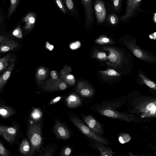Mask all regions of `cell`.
Here are the masks:
<instances>
[{"instance_id":"1","label":"cell","mask_w":156,"mask_h":156,"mask_svg":"<svg viewBox=\"0 0 156 156\" xmlns=\"http://www.w3.org/2000/svg\"><path fill=\"white\" fill-rule=\"evenodd\" d=\"M125 111L135 123L149 122L156 117V98L135 90L126 95Z\"/></svg>"},{"instance_id":"2","label":"cell","mask_w":156,"mask_h":156,"mask_svg":"<svg viewBox=\"0 0 156 156\" xmlns=\"http://www.w3.org/2000/svg\"><path fill=\"white\" fill-rule=\"evenodd\" d=\"M126 95L112 100H105L94 104L90 108L101 115L119 121L130 122L133 118L121 109L125 105Z\"/></svg>"},{"instance_id":"3","label":"cell","mask_w":156,"mask_h":156,"mask_svg":"<svg viewBox=\"0 0 156 156\" xmlns=\"http://www.w3.org/2000/svg\"><path fill=\"white\" fill-rule=\"evenodd\" d=\"M103 51H107L105 65L113 69L122 75L125 76L130 73L133 67V59L130 55L122 47L114 46H103L99 47Z\"/></svg>"},{"instance_id":"4","label":"cell","mask_w":156,"mask_h":156,"mask_svg":"<svg viewBox=\"0 0 156 156\" xmlns=\"http://www.w3.org/2000/svg\"><path fill=\"white\" fill-rule=\"evenodd\" d=\"M118 41L136 57L150 63L156 62V58L154 55L148 51L141 49L136 44L135 38L129 35H125L119 38Z\"/></svg>"},{"instance_id":"5","label":"cell","mask_w":156,"mask_h":156,"mask_svg":"<svg viewBox=\"0 0 156 156\" xmlns=\"http://www.w3.org/2000/svg\"><path fill=\"white\" fill-rule=\"evenodd\" d=\"M69 117L73 124L87 136L105 145H107L110 144L109 141L108 139L104 138L102 136L99 135L93 132L84 124L78 117L70 115Z\"/></svg>"},{"instance_id":"6","label":"cell","mask_w":156,"mask_h":156,"mask_svg":"<svg viewBox=\"0 0 156 156\" xmlns=\"http://www.w3.org/2000/svg\"><path fill=\"white\" fill-rule=\"evenodd\" d=\"M28 136L31 145L30 155L38 150L42 143L41 127L40 124L31 125L29 127Z\"/></svg>"},{"instance_id":"7","label":"cell","mask_w":156,"mask_h":156,"mask_svg":"<svg viewBox=\"0 0 156 156\" xmlns=\"http://www.w3.org/2000/svg\"><path fill=\"white\" fill-rule=\"evenodd\" d=\"M105 70H98V76L103 82L108 84H113L122 79V75L116 70L111 68H106Z\"/></svg>"},{"instance_id":"8","label":"cell","mask_w":156,"mask_h":156,"mask_svg":"<svg viewBox=\"0 0 156 156\" xmlns=\"http://www.w3.org/2000/svg\"><path fill=\"white\" fill-rule=\"evenodd\" d=\"M142 0H127L125 12L119 19L123 23H127L136 14Z\"/></svg>"},{"instance_id":"9","label":"cell","mask_w":156,"mask_h":156,"mask_svg":"<svg viewBox=\"0 0 156 156\" xmlns=\"http://www.w3.org/2000/svg\"><path fill=\"white\" fill-rule=\"evenodd\" d=\"M83 120L87 126L94 133L102 136L103 134L102 124L90 114L83 116Z\"/></svg>"},{"instance_id":"10","label":"cell","mask_w":156,"mask_h":156,"mask_svg":"<svg viewBox=\"0 0 156 156\" xmlns=\"http://www.w3.org/2000/svg\"><path fill=\"white\" fill-rule=\"evenodd\" d=\"M94 9L97 23L100 24L104 22L106 18L107 12L104 3L102 0H96Z\"/></svg>"},{"instance_id":"11","label":"cell","mask_w":156,"mask_h":156,"mask_svg":"<svg viewBox=\"0 0 156 156\" xmlns=\"http://www.w3.org/2000/svg\"><path fill=\"white\" fill-rule=\"evenodd\" d=\"M54 134L59 139L66 140L70 136V133L69 129L62 123L56 120L53 128Z\"/></svg>"},{"instance_id":"12","label":"cell","mask_w":156,"mask_h":156,"mask_svg":"<svg viewBox=\"0 0 156 156\" xmlns=\"http://www.w3.org/2000/svg\"><path fill=\"white\" fill-rule=\"evenodd\" d=\"M85 10L86 24L91 27L94 22V17L92 9V0H81Z\"/></svg>"},{"instance_id":"13","label":"cell","mask_w":156,"mask_h":156,"mask_svg":"<svg viewBox=\"0 0 156 156\" xmlns=\"http://www.w3.org/2000/svg\"><path fill=\"white\" fill-rule=\"evenodd\" d=\"M9 66L0 76V90L2 88L10 78L14 68V59L11 58Z\"/></svg>"},{"instance_id":"14","label":"cell","mask_w":156,"mask_h":156,"mask_svg":"<svg viewBox=\"0 0 156 156\" xmlns=\"http://www.w3.org/2000/svg\"><path fill=\"white\" fill-rule=\"evenodd\" d=\"M18 46V43L15 41L6 37L0 43V53L12 50Z\"/></svg>"},{"instance_id":"15","label":"cell","mask_w":156,"mask_h":156,"mask_svg":"<svg viewBox=\"0 0 156 156\" xmlns=\"http://www.w3.org/2000/svg\"><path fill=\"white\" fill-rule=\"evenodd\" d=\"M137 83L140 85L145 84L151 89L156 90V83L147 77L142 71H138L137 75Z\"/></svg>"},{"instance_id":"16","label":"cell","mask_w":156,"mask_h":156,"mask_svg":"<svg viewBox=\"0 0 156 156\" xmlns=\"http://www.w3.org/2000/svg\"><path fill=\"white\" fill-rule=\"evenodd\" d=\"M82 101L81 99L77 95L72 94L66 98L65 103L67 106L70 108H75L81 106Z\"/></svg>"},{"instance_id":"17","label":"cell","mask_w":156,"mask_h":156,"mask_svg":"<svg viewBox=\"0 0 156 156\" xmlns=\"http://www.w3.org/2000/svg\"><path fill=\"white\" fill-rule=\"evenodd\" d=\"M101 143L95 141V146L100 154L101 156H113L115 153L109 147Z\"/></svg>"},{"instance_id":"18","label":"cell","mask_w":156,"mask_h":156,"mask_svg":"<svg viewBox=\"0 0 156 156\" xmlns=\"http://www.w3.org/2000/svg\"><path fill=\"white\" fill-rule=\"evenodd\" d=\"M78 91L82 97L85 98L90 97L93 95L94 93V90L92 87L84 85L79 86Z\"/></svg>"},{"instance_id":"19","label":"cell","mask_w":156,"mask_h":156,"mask_svg":"<svg viewBox=\"0 0 156 156\" xmlns=\"http://www.w3.org/2000/svg\"><path fill=\"white\" fill-rule=\"evenodd\" d=\"M95 42L99 45H111L116 44L112 38L105 35L100 36L95 40Z\"/></svg>"},{"instance_id":"20","label":"cell","mask_w":156,"mask_h":156,"mask_svg":"<svg viewBox=\"0 0 156 156\" xmlns=\"http://www.w3.org/2000/svg\"><path fill=\"white\" fill-rule=\"evenodd\" d=\"M11 58V55L9 54L0 58V73L8 67Z\"/></svg>"},{"instance_id":"21","label":"cell","mask_w":156,"mask_h":156,"mask_svg":"<svg viewBox=\"0 0 156 156\" xmlns=\"http://www.w3.org/2000/svg\"><path fill=\"white\" fill-rule=\"evenodd\" d=\"M93 57L101 62L106 61L107 55L105 52L96 49L93 52Z\"/></svg>"},{"instance_id":"22","label":"cell","mask_w":156,"mask_h":156,"mask_svg":"<svg viewBox=\"0 0 156 156\" xmlns=\"http://www.w3.org/2000/svg\"><path fill=\"white\" fill-rule=\"evenodd\" d=\"M108 23L112 26H117L119 22V18L115 14L112 13L109 14L107 18Z\"/></svg>"},{"instance_id":"23","label":"cell","mask_w":156,"mask_h":156,"mask_svg":"<svg viewBox=\"0 0 156 156\" xmlns=\"http://www.w3.org/2000/svg\"><path fill=\"white\" fill-rule=\"evenodd\" d=\"M122 0H110V3L112 9L119 13L121 11Z\"/></svg>"},{"instance_id":"24","label":"cell","mask_w":156,"mask_h":156,"mask_svg":"<svg viewBox=\"0 0 156 156\" xmlns=\"http://www.w3.org/2000/svg\"><path fill=\"white\" fill-rule=\"evenodd\" d=\"M20 150L21 152L26 154L29 151L30 146L28 141L26 139H24L22 142L20 146Z\"/></svg>"},{"instance_id":"25","label":"cell","mask_w":156,"mask_h":156,"mask_svg":"<svg viewBox=\"0 0 156 156\" xmlns=\"http://www.w3.org/2000/svg\"><path fill=\"white\" fill-rule=\"evenodd\" d=\"M36 20V17L34 14L31 13L27 17L26 28H31L34 24Z\"/></svg>"},{"instance_id":"26","label":"cell","mask_w":156,"mask_h":156,"mask_svg":"<svg viewBox=\"0 0 156 156\" xmlns=\"http://www.w3.org/2000/svg\"><path fill=\"white\" fill-rule=\"evenodd\" d=\"M8 128L5 127L0 126V134L2 135L7 140H12L13 135L9 132Z\"/></svg>"},{"instance_id":"27","label":"cell","mask_w":156,"mask_h":156,"mask_svg":"<svg viewBox=\"0 0 156 156\" xmlns=\"http://www.w3.org/2000/svg\"><path fill=\"white\" fill-rule=\"evenodd\" d=\"M64 2H65L68 9L70 11L72 14L75 15V6L73 0H65Z\"/></svg>"},{"instance_id":"28","label":"cell","mask_w":156,"mask_h":156,"mask_svg":"<svg viewBox=\"0 0 156 156\" xmlns=\"http://www.w3.org/2000/svg\"><path fill=\"white\" fill-rule=\"evenodd\" d=\"M42 115L41 110L38 109H35L31 114L32 117L34 119L37 120L40 118Z\"/></svg>"},{"instance_id":"29","label":"cell","mask_w":156,"mask_h":156,"mask_svg":"<svg viewBox=\"0 0 156 156\" xmlns=\"http://www.w3.org/2000/svg\"><path fill=\"white\" fill-rule=\"evenodd\" d=\"M72 153V149L69 146H66L65 147L61 152L60 155L64 156H69L71 155Z\"/></svg>"},{"instance_id":"30","label":"cell","mask_w":156,"mask_h":156,"mask_svg":"<svg viewBox=\"0 0 156 156\" xmlns=\"http://www.w3.org/2000/svg\"><path fill=\"white\" fill-rule=\"evenodd\" d=\"M12 34L17 38H21L22 37V32L20 28L19 27H18L14 30Z\"/></svg>"},{"instance_id":"31","label":"cell","mask_w":156,"mask_h":156,"mask_svg":"<svg viewBox=\"0 0 156 156\" xmlns=\"http://www.w3.org/2000/svg\"><path fill=\"white\" fill-rule=\"evenodd\" d=\"M0 155L7 156L8 155V152L3 145L0 143Z\"/></svg>"},{"instance_id":"32","label":"cell","mask_w":156,"mask_h":156,"mask_svg":"<svg viewBox=\"0 0 156 156\" xmlns=\"http://www.w3.org/2000/svg\"><path fill=\"white\" fill-rule=\"evenodd\" d=\"M55 1L57 5L62 11L65 13H66V10L64 5L63 3L58 0H55Z\"/></svg>"},{"instance_id":"33","label":"cell","mask_w":156,"mask_h":156,"mask_svg":"<svg viewBox=\"0 0 156 156\" xmlns=\"http://www.w3.org/2000/svg\"><path fill=\"white\" fill-rule=\"evenodd\" d=\"M80 45V44L79 41L72 43L70 46V48L73 50L79 48Z\"/></svg>"},{"instance_id":"34","label":"cell","mask_w":156,"mask_h":156,"mask_svg":"<svg viewBox=\"0 0 156 156\" xmlns=\"http://www.w3.org/2000/svg\"><path fill=\"white\" fill-rule=\"evenodd\" d=\"M54 151V150L53 148H51L49 150L44 152L43 154L42 155L43 156H51L53 155Z\"/></svg>"},{"instance_id":"35","label":"cell","mask_w":156,"mask_h":156,"mask_svg":"<svg viewBox=\"0 0 156 156\" xmlns=\"http://www.w3.org/2000/svg\"><path fill=\"white\" fill-rule=\"evenodd\" d=\"M61 96H58L51 100L49 103V105H51L55 104L59 101L61 98Z\"/></svg>"},{"instance_id":"36","label":"cell","mask_w":156,"mask_h":156,"mask_svg":"<svg viewBox=\"0 0 156 156\" xmlns=\"http://www.w3.org/2000/svg\"><path fill=\"white\" fill-rule=\"evenodd\" d=\"M59 87L60 90H63L66 88L67 85L64 82H62L59 84Z\"/></svg>"},{"instance_id":"37","label":"cell","mask_w":156,"mask_h":156,"mask_svg":"<svg viewBox=\"0 0 156 156\" xmlns=\"http://www.w3.org/2000/svg\"><path fill=\"white\" fill-rule=\"evenodd\" d=\"M149 37L151 40H155L156 38V32H154L150 34Z\"/></svg>"},{"instance_id":"38","label":"cell","mask_w":156,"mask_h":156,"mask_svg":"<svg viewBox=\"0 0 156 156\" xmlns=\"http://www.w3.org/2000/svg\"><path fill=\"white\" fill-rule=\"evenodd\" d=\"M51 75L52 78L54 79H56L57 77L56 72L55 71H52L51 73Z\"/></svg>"},{"instance_id":"39","label":"cell","mask_w":156,"mask_h":156,"mask_svg":"<svg viewBox=\"0 0 156 156\" xmlns=\"http://www.w3.org/2000/svg\"><path fill=\"white\" fill-rule=\"evenodd\" d=\"M46 47L50 51H52L54 48L53 45L50 44L48 42L47 43Z\"/></svg>"},{"instance_id":"40","label":"cell","mask_w":156,"mask_h":156,"mask_svg":"<svg viewBox=\"0 0 156 156\" xmlns=\"http://www.w3.org/2000/svg\"><path fill=\"white\" fill-rule=\"evenodd\" d=\"M8 113V111L5 109H0V114L2 115H5Z\"/></svg>"},{"instance_id":"41","label":"cell","mask_w":156,"mask_h":156,"mask_svg":"<svg viewBox=\"0 0 156 156\" xmlns=\"http://www.w3.org/2000/svg\"><path fill=\"white\" fill-rule=\"evenodd\" d=\"M38 74L40 75H43L45 73V70L43 69H40L38 70Z\"/></svg>"},{"instance_id":"42","label":"cell","mask_w":156,"mask_h":156,"mask_svg":"<svg viewBox=\"0 0 156 156\" xmlns=\"http://www.w3.org/2000/svg\"><path fill=\"white\" fill-rule=\"evenodd\" d=\"M67 78L69 80H73L74 79V76L72 75H69L67 76Z\"/></svg>"},{"instance_id":"43","label":"cell","mask_w":156,"mask_h":156,"mask_svg":"<svg viewBox=\"0 0 156 156\" xmlns=\"http://www.w3.org/2000/svg\"><path fill=\"white\" fill-rule=\"evenodd\" d=\"M153 22L155 23H156V13H154V14L153 16Z\"/></svg>"},{"instance_id":"44","label":"cell","mask_w":156,"mask_h":156,"mask_svg":"<svg viewBox=\"0 0 156 156\" xmlns=\"http://www.w3.org/2000/svg\"><path fill=\"white\" fill-rule=\"evenodd\" d=\"M7 37L2 36H0V43L4 39L6 38Z\"/></svg>"},{"instance_id":"45","label":"cell","mask_w":156,"mask_h":156,"mask_svg":"<svg viewBox=\"0 0 156 156\" xmlns=\"http://www.w3.org/2000/svg\"><path fill=\"white\" fill-rule=\"evenodd\" d=\"M16 0H11V3L12 4H14L16 2Z\"/></svg>"},{"instance_id":"46","label":"cell","mask_w":156,"mask_h":156,"mask_svg":"<svg viewBox=\"0 0 156 156\" xmlns=\"http://www.w3.org/2000/svg\"><path fill=\"white\" fill-rule=\"evenodd\" d=\"M58 0L60 1H61L62 2H63H63L62 0Z\"/></svg>"},{"instance_id":"47","label":"cell","mask_w":156,"mask_h":156,"mask_svg":"<svg viewBox=\"0 0 156 156\" xmlns=\"http://www.w3.org/2000/svg\"><path fill=\"white\" fill-rule=\"evenodd\" d=\"M63 0V1H64V2L65 1V0Z\"/></svg>"}]
</instances>
